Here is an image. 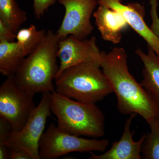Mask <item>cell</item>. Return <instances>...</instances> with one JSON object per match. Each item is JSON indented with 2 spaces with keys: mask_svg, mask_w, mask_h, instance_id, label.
<instances>
[{
  "mask_svg": "<svg viewBox=\"0 0 159 159\" xmlns=\"http://www.w3.org/2000/svg\"><path fill=\"white\" fill-rule=\"evenodd\" d=\"M101 67L116 96L120 113H136L147 122L159 117V103L130 74L127 54L123 48H115L105 53Z\"/></svg>",
  "mask_w": 159,
  "mask_h": 159,
  "instance_id": "6da1fadb",
  "label": "cell"
},
{
  "mask_svg": "<svg viewBox=\"0 0 159 159\" xmlns=\"http://www.w3.org/2000/svg\"><path fill=\"white\" fill-rule=\"evenodd\" d=\"M60 38L49 30L34 51L25 57L15 74L16 83L31 95L55 91L53 83L59 70L57 62Z\"/></svg>",
  "mask_w": 159,
  "mask_h": 159,
  "instance_id": "7a4b0ae2",
  "label": "cell"
},
{
  "mask_svg": "<svg viewBox=\"0 0 159 159\" xmlns=\"http://www.w3.org/2000/svg\"><path fill=\"white\" fill-rule=\"evenodd\" d=\"M100 61H87L68 68L55 79V91L84 103L96 104L113 93L100 70Z\"/></svg>",
  "mask_w": 159,
  "mask_h": 159,
  "instance_id": "3957f363",
  "label": "cell"
},
{
  "mask_svg": "<svg viewBox=\"0 0 159 159\" xmlns=\"http://www.w3.org/2000/svg\"><path fill=\"white\" fill-rule=\"evenodd\" d=\"M51 110L62 131L93 138H100L105 134V116L95 104L79 102L55 91L51 93Z\"/></svg>",
  "mask_w": 159,
  "mask_h": 159,
  "instance_id": "277c9868",
  "label": "cell"
},
{
  "mask_svg": "<svg viewBox=\"0 0 159 159\" xmlns=\"http://www.w3.org/2000/svg\"><path fill=\"white\" fill-rule=\"evenodd\" d=\"M109 143L107 139H86L67 133L52 123L41 138L40 158L57 159L72 152H102L105 151Z\"/></svg>",
  "mask_w": 159,
  "mask_h": 159,
  "instance_id": "5b68a950",
  "label": "cell"
},
{
  "mask_svg": "<svg viewBox=\"0 0 159 159\" xmlns=\"http://www.w3.org/2000/svg\"><path fill=\"white\" fill-rule=\"evenodd\" d=\"M51 92L43 93L39 104L33 112L28 122L19 131H11L0 145L10 148L22 149L31 155L32 159H40L39 142L44 133L46 122L51 116Z\"/></svg>",
  "mask_w": 159,
  "mask_h": 159,
  "instance_id": "8992f818",
  "label": "cell"
},
{
  "mask_svg": "<svg viewBox=\"0 0 159 159\" xmlns=\"http://www.w3.org/2000/svg\"><path fill=\"white\" fill-rule=\"evenodd\" d=\"M33 95L20 88L15 75L7 77L0 86V119L11 125L12 132L21 130L36 108Z\"/></svg>",
  "mask_w": 159,
  "mask_h": 159,
  "instance_id": "52a82bcc",
  "label": "cell"
},
{
  "mask_svg": "<svg viewBox=\"0 0 159 159\" xmlns=\"http://www.w3.org/2000/svg\"><path fill=\"white\" fill-rule=\"evenodd\" d=\"M64 7L65 13L56 32L60 39L69 35L84 39L92 34L94 27L91 16L97 7V0H57Z\"/></svg>",
  "mask_w": 159,
  "mask_h": 159,
  "instance_id": "ba28073f",
  "label": "cell"
},
{
  "mask_svg": "<svg viewBox=\"0 0 159 159\" xmlns=\"http://www.w3.org/2000/svg\"><path fill=\"white\" fill-rule=\"evenodd\" d=\"M105 54L99 50L94 36L89 39H80L70 35L60 39L57 55L60 64L56 78L73 66L87 61H102Z\"/></svg>",
  "mask_w": 159,
  "mask_h": 159,
  "instance_id": "9c48e42d",
  "label": "cell"
},
{
  "mask_svg": "<svg viewBox=\"0 0 159 159\" xmlns=\"http://www.w3.org/2000/svg\"><path fill=\"white\" fill-rule=\"evenodd\" d=\"M123 0H97L102 5L117 11L122 15L133 30L143 38L148 46L159 56V38L157 37L144 20V6L139 3L122 4Z\"/></svg>",
  "mask_w": 159,
  "mask_h": 159,
  "instance_id": "30bf717a",
  "label": "cell"
},
{
  "mask_svg": "<svg viewBox=\"0 0 159 159\" xmlns=\"http://www.w3.org/2000/svg\"><path fill=\"white\" fill-rule=\"evenodd\" d=\"M137 114H130L125 121L122 137L119 141L114 142L110 149L101 155L90 152L89 159H141L142 144L146 134H144L137 142L134 141V132L130 131L131 124Z\"/></svg>",
  "mask_w": 159,
  "mask_h": 159,
  "instance_id": "8fae6325",
  "label": "cell"
},
{
  "mask_svg": "<svg viewBox=\"0 0 159 159\" xmlns=\"http://www.w3.org/2000/svg\"><path fill=\"white\" fill-rule=\"evenodd\" d=\"M93 16L102 39L114 44L120 43L122 31L129 26L122 15L106 6L99 5Z\"/></svg>",
  "mask_w": 159,
  "mask_h": 159,
  "instance_id": "7c38bea8",
  "label": "cell"
},
{
  "mask_svg": "<svg viewBox=\"0 0 159 159\" xmlns=\"http://www.w3.org/2000/svg\"><path fill=\"white\" fill-rule=\"evenodd\" d=\"M135 53L144 65L141 84L159 104V56L148 46L147 54L140 48Z\"/></svg>",
  "mask_w": 159,
  "mask_h": 159,
  "instance_id": "4fadbf2b",
  "label": "cell"
},
{
  "mask_svg": "<svg viewBox=\"0 0 159 159\" xmlns=\"http://www.w3.org/2000/svg\"><path fill=\"white\" fill-rule=\"evenodd\" d=\"M25 57L16 42L0 40V73L3 76L15 75Z\"/></svg>",
  "mask_w": 159,
  "mask_h": 159,
  "instance_id": "5bb4252c",
  "label": "cell"
},
{
  "mask_svg": "<svg viewBox=\"0 0 159 159\" xmlns=\"http://www.w3.org/2000/svg\"><path fill=\"white\" fill-rule=\"evenodd\" d=\"M28 18L16 0H0V20L16 34Z\"/></svg>",
  "mask_w": 159,
  "mask_h": 159,
  "instance_id": "9a60e30c",
  "label": "cell"
},
{
  "mask_svg": "<svg viewBox=\"0 0 159 159\" xmlns=\"http://www.w3.org/2000/svg\"><path fill=\"white\" fill-rule=\"evenodd\" d=\"M47 32L44 29L38 30L33 25L18 31L16 42L26 57L37 48L45 37Z\"/></svg>",
  "mask_w": 159,
  "mask_h": 159,
  "instance_id": "2e32d148",
  "label": "cell"
},
{
  "mask_svg": "<svg viewBox=\"0 0 159 159\" xmlns=\"http://www.w3.org/2000/svg\"><path fill=\"white\" fill-rule=\"evenodd\" d=\"M147 122L150 130L146 134L142 144V158L159 159V117Z\"/></svg>",
  "mask_w": 159,
  "mask_h": 159,
  "instance_id": "e0dca14e",
  "label": "cell"
},
{
  "mask_svg": "<svg viewBox=\"0 0 159 159\" xmlns=\"http://www.w3.org/2000/svg\"><path fill=\"white\" fill-rule=\"evenodd\" d=\"M34 15L37 19L41 18L48 11L49 7L53 6L57 0H33Z\"/></svg>",
  "mask_w": 159,
  "mask_h": 159,
  "instance_id": "ac0fdd59",
  "label": "cell"
},
{
  "mask_svg": "<svg viewBox=\"0 0 159 159\" xmlns=\"http://www.w3.org/2000/svg\"><path fill=\"white\" fill-rule=\"evenodd\" d=\"M150 14L152 24L151 30L159 38V18L157 14L158 0H149Z\"/></svg>",
  "mask_w": 159,
  "mask_h": 159,
  "instance_id": "d6986e66",
  "label": "cell"
},
{
  "mask_svg": "<svg viewBox=\"0 0 159 159\" xmlns=\"http://www.w3.org/2000/svg\"><path fill=\"white\" fill-rule=\"evenodd\" d=\"M16 34L0 20V40L12 42L16 39Z\"/></svg>",
  "mask_w": 159,
  "mask_h": 159,
  "instance_id": "ffe728a7",
  "label": "cell"
},
{
  "mask_svg": "<svg viewBox=\"0 0 159 159\" xmlns=\"http://www.w3.org/2000/svg\"><path fill=\"white\" fill-rule=\"evenodd\" d=\"M10 159H32L29 152L22 149L10 148Z\"/></svg>",
  "mask_w": 159,
  "mask_h": 159,
  "instance_id": "44dd1931",
  "label": "cell"
},
{
  "mask_svg": "<svg viewBox=\"0 0 159 159\" xmlns=\"http://www.w3.org/2000/svg\"><path fill=\"white\" fill-rule=\"evenodd\" d=\"M11 131L10 124L4 119H0V142L4 141Z\"/></svg>",
  "mask_w": 159,
  "mask_h": 159,
  "instance_id": "7402d4cb",
  "label": "cell"
},
{
  "mask_svg": "<svg viewBox=\"0 0 159 159\" xmlns=\"http://www.w3.org/2000/svg\"><path fill=\"white\" fill-rule=\"evenodd\" d=\"M10 148L5 145H0V159H10Z\"/></svg>",
  "mask_w": 159,
  "mask_h": 159,
  "instance_id": "603a6c76",
  "label": "cell"
}]
</instances>
